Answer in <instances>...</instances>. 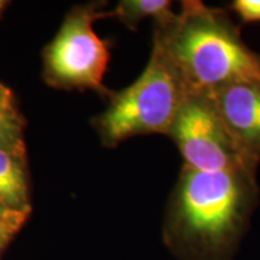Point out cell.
<instances>
[{
  "mask_svg": "<svg viewBox=\"0 0 260 260\" xmlns=\"http://www.w3.org/2000/svg\"><path fill=\"white\" fill-rule=\"evenodd\" d=\"M6 5H8V3L4 2V0H0V15H2V12L4 11V9L6 8Z\"/></svg>",
  "mask_w": 260,
  "mask_h": 260,
  "instance_id": "5bb4252c",
  "label": "cell"
},
{
  "mask_svg": "<svg viewBox=\"0 0 260 260\" xmlns=\"http://www.w3.org/2000/svg\"><path fill=\"white\" fill-rule=\"evenodd\" d=\"M105 15L94 6L68 16L46 52L48 74L58 82L104 90L103 81L110 53L105 41L96 35L93 22Z\"/></svg>",
  "mask_w": 260,
  "mask_h": 260,
  "instance_id": "5b68a950",
  "label": "cell"
},
{
  "mask_svg": "<svg viewBox=\"0 0 260 260\" xmlns=\"http://www.w3.org/2000/svg\"><path fill=\"white\" fill-rule=\"evenodd\" d=\"M21 121L12 106L11 99L0 100V145H19Z\"/></svg>",
  "mask_w": 260,
  "mask_h": 260,
  "instance_id": "9c48e42d",
  "label": "cell"
},
{
  "mask_svg": "<svg viewBox=\"0 0 260 260\" xmlns=\"http://www.w3.org/2000/svg\"><path fill=\"white\" fill-rule=\"evenodd\" d=\"M17 211H23V210H11V209H8V207H6L5 205H3L2 203H0V217L10 216V214L17 212Z\"/></svg>",
  "mask_w": 260,
  "mask_h": 260,
  "instance_id": "7c38bea8",
  "label": "cell"
},
{
  "mask_svg": "<svg viewBox=\"0 0 260 260\" xmlns=\"http://www.w3.org/2000/svg\"><path fill=\"white\" fill-rule=\"evenodd\" d=\"M188 88L161 45L153 39L151 58L142 74L98 117L104 144L116 146L136 135H168Z\"/></svg>",
  "mask_w": 260,
  "mask_h": 260,
  "instance_id": "3957f363",
  "label": "cell"
},
{
  "mask_svg": "<svg viewBox=\"0 0 260 260\" xmlns=\"http://www.w3.org/2000/svg\"><path fill=\"white\" fill-rule=\"evenodd\" d=\"M153 39L164 48L188 90L260 81V54L241 38L225 9L184 0L178 14L154 22Z\"/></svg>",
  "mask_w": 260,
  "mask_h": 260,
  "instance_id": "7a4b0ae2",
  "label": "cell"
},
{
  "mask_svg": "<svg viewBox=\"0 0 260 260\" xmlns=\"http://www.w3.org/2000/svg\"><path fill=\"white\" fill-rule=\"evenodd\" d=\"M229 10L239 16L243 24L260 22V0H234Z\"/></svg>",
  "mask_w": 260,
  "mask_h": 260,
  "instance_id": "30bf717a",
  "label": "cell"
},
{
  "mask_svg": "<svg viewBox=\"0 0 260 260\" xmlns=\"http://www.w3.org/2000/svg\"><path fill=\"white\" fill-rule=\"evenodd\" d=\"M23 218V211L10 214V216L0 217V249L5 245L6 240L12 232V229L18 225L19 220Z\"/></svg>",
  "mask_w": 260,
  "mask_h": 260,
  "instance_id": "8fae6325",
  "label": "cell"
},
{
  "mask_svg": "<svg viewBox=\"0 0 260 260\" xmlns=\"http://www.w3.org/2000/svg\"><path fill=\"white\" fill-rule=\"evenodd\" d=\"M220 121L242 157L260 162V81H240L207 90Z\"/></svg>",
  "mask_w": 260,
  "mask_h": 260,
  "instance_id": "8992f818",
  "label": "cell"
},
{
  "mask_svg": "<svg viewBox=\"0 0 260 260\" xmlns=\"http://www.w3.org/2000/svg\"><path fill=\"white\" fill-rule=\"evenodd\" d=\"M259 197L254 171L182 167L165 214V245L177 260H233Z\"/></svg>",
  "mask_w": 260,
  "mask_h": 260,
  "instance_id": "6da1fadb",
  "label": "cell"
},
{
  "mask_svg": "<svg viewBox=\"0 0 260 260\" xmlns=\"http://www.w3.org/2000/svg\"><path fill=\"white\" fill-rule=\"evenodd\" d=\"M172 14L175 12L170 0H122L110 15L116 16L130 29H135L142 19L151 17L158 22Z\"/></svg>",
  "mask_w": 260,
  "mask_h": 260,
  "instance_id": "ba28073f",
  "label": "cell"
},
{
  "mask_svg": "<svg viewBox=\"0 0 260 260\" xmlns=\"http://www.w3.org/2000/svg\"><path fill=\"white\" fill-rule=\"evenodd\" d=\"M168 136L183 159V167L205 172L248 170L256 172L233 142L210 94L188 90Z\"/></svg>",
  "mask_w": 260,
  "mask_h": 260,
  "instance_id": "277c9868",
  "label": "cell"
},
{
  "mask_svg": "<svg viewBox=\"0 0 260 260\" xmlns=\"http://www.w3.org/2000/svg\"><path fill=\"white\" fill-rule=\"evenodd\" d=\"M9 96H10L9 90L5 89L4 87H3L2 84H0V100H4V99H6V98H9Z\"/></svg>",
  "mask_w": 260,
  "mask_h": 260,
  "instance_id": "4fadbf2b",
  "label": "cell"
},
{
  "mask_svg": "<svg viewBox=\"0 0 260 260\" xmlns=\"http://www.w3.org/2000/svg\"><path fill=\"white\" fill-rule=\"evenodd\" d=\"M21 151V144L0 145V203L11 210H23L28 200Z\"/></svg>",
  "mask_w": 260,
  "mask_h": 260,
  "instance_id": "52a82bcc",
  "label": "cell"
}]
</instances>
